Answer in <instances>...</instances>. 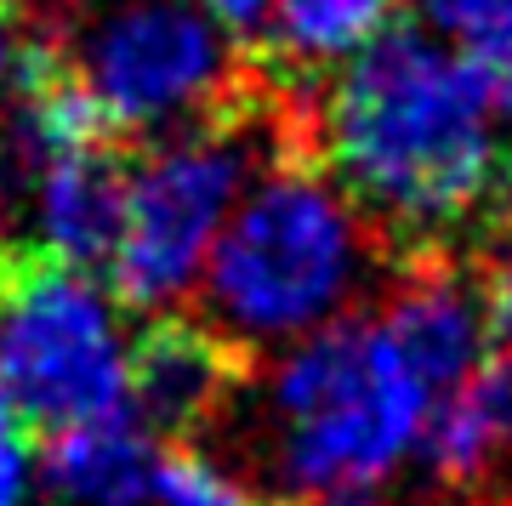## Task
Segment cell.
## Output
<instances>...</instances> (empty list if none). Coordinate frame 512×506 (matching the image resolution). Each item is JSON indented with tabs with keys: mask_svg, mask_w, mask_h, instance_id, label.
Wrapping results in <instances>:
<instances>
[{
	"mask_svg": "<svg viewBox=\"0 0 512 506\" xmlns=\"http://www.w3.org/2000/svg\"><path fill=\"white\" fill-rule=\"evenodd\" d=\"M330 182L404 251L512 217V57L387 23L319 103Z\"/></svg>",
	"mask_w": 512,
	"mask_h": 506,
	"instance_id": "6da1fadb",
	"label": "cell"
},
{
	"mask_svg": "<svg viewBox=\"0 0 512 506\" xmlns=\"http://www.w3.org/2000/svg\"><path fill=\"white\" fill-rule=\"evenodd\" d=\"M365 217L308 165L245 188L205 262V313L239 347L308 342L365 279Z\"/></svg>",
	"mask_w": 512,
	"mask_h": 506,
	"instance_id": "7a4b0ae2",
	"label": "cell"
},
{
	"mask_svg": "<svg viewBox=\"0 0 512 506\" xmlns=\"http://www.w3.org/2000/svg\"><path fill=\"white\" fill-rule=\"evenodd\" d=\"M433 393L399 359L382 325L336 319L296 342L274 376L279 478L296 495L376 489L416 450Z\"/></svg>",
	"mask_w": 512,
	"mask_h": 506,
	"instance_id": "3957f363",
	"label": "cell"
},
{
	"mask_svg": "<svg viewBox=\"0 0 512 506\" xmlns=\"http://www.w3.org/2000/svg\"><path fill=\"white\" fill-rule=\"evenodd\" d=\"M126 347L114 296L86 268L46 251L0 262V393L29 427L57 433L131 404Z\"/></svg>",
	"mask_w": 512,
	"mask_h": 506,
	"instance_id": "277c9868",
	"label": "cell"
},
{
	"mask_svg": "<svg viewBox=\"0 0 512 506\" xmlns=\"http://www.w3.org/2000/svg\"><path fill=\"white\" fill-rule=\"evenodd\" d=\"M245 103L194 131H177L131 165L126 222L109 256L114 302L137 313H165L205 279L211 245L228 228L251 182Z\"/></svg>",
	"mask_w": 512,
	"mask_h": 506,
	"instance_id": "5b68a950",
	"label": "cell"
},
{
	"mask_svg": "<svg viewBox=\"0 0 512 506\" xmlns=\"http://www.w3.org/2000/svg\"><path fill=\"white\" fill-rule=\"evenodd\" d=\"M74 74L114 137H154L239 109L234 35L194 0H120L80 35Z\"/></svg>",
	"mask_w": 512,
	"mask_h": 506,
	"instance_id": "8992f818",
	"label": "cell"
},
{
	"mask_svg": "<svg viewBox=\"0 0 512 506\" xmlns=\"http://www.w3.org/2000/svg\"><path fill=\"white\" fill-rule=\"evenodd\" d=\"M239 342H228L211 319H177L154 313L137 342L126 347V393L131 410L154 433L183 438L217 416L239 381Z\"/></svg>",
	"mask_w": 512,
	"mask_h": 506,
	"instance_id": "52a82bcc",
	"label": "cell"
},
{
	"mask_svg": "<svg viewBox=\"0 0 512 506\" xmlns=\"http://www.w3.org/2000/svg\"><path fill=\"white\" fill-rule=\"evenodd\" d=\"M126 182L131 165L120 160L114 143L52 154L29 182L40 251L69 262V268L109 262L114 245H120V222H126Z\"/></svg>",
	"mask_w": 512,
	"mask_h": 506,
	"instance_id": "ba28073f",
	"label": "cell"
},
{
	"mask_svg": "<svg viewBox=\"0 0 512 506\" xmlns=\"http://www.w3.org/2000/svg\"><path fill=\"white\" fill-rule=\"evenodd\" d=\"M160 467V433L131 404H120L109 416L57 427L40 478L63 506H154Z\"/></svg>",
	"mask_w": 512,
	"mask_h": 506,
	"instance_id": "9c48e42d",
	"label": "cell"
},
{
	"mask_svg": "<svg viewBox=\"0 0 512 506\" xmlns=\"http://www.w3.org/2000/svg\"><path fill=\"white\" fill-rule=\"evenodd\" d=\"M382 330L387 342L399 347V359L416 370V381L433 393V404H439L444 393H456L484 364V347H490L484 290L450 268H427L393 296Z\"/></svg>",
	"mask_w": 512,
	"mask_h": 506,
	"instance_id": "30bf717a",
	"label": "cell"
},
{
	"mask_svg": "<svg viewBox=\"0 0 512 506\" xmlns=\"http://www.w3.org/2000/svg\"><path fill=\"white\" fill-rule=\"evenodd\" d=\"M393 23V0H274V46L296 63H336Z\"/></svg>",
	"mask_w": 512,
	"mask_h": 506,
	"instance_id": "8fae6325",
	"label": "cell"
},
{
	"mask_svg": "<svg viewBox=\"0 0 512 506\" xmlns=\"http://www.w3.org/2000/svg\"><path fill=\"white\" fill-rule=\"evenodd\" d=\"M433 35L456 40L467 52L512 57V0H416Z\"/></svg>",
	"mask_w": 512,
	"mask_h": 506,
	"instance_id": "7c38bea8",
	"label": "cell"
},
{
	"mask_svg": "<svg viewBox=\"0 0 512 506\" xmlns=\"http://www.w3.org/2000/svg\"><path fill=\"white\" fill-rule=\"evenodd\" d=\"M154 506H262L245 484L222 478L205 455L183 450V455H165L160 467V489H154Z\"/></svg>",
	"mask_w": 512,
	"mask_h": 506,
	"instance_id": "4fadbf2b",
	"label": "cell"
},
{
	"mask_svg": "<svg viewBox=\"0 0 512 506\" xmlns=\"http://www.w3.org/2000/svg\"><path fill=\"white\" fill-rule=\"evenodd\" d=\"M0 506H35V444L29 421L0 393Z\"/></svg>",
	"mask_w": 512,
	"mask_h": 506,
	"instance_id": "5bb4252c",
	"label": "cell"
},
{
	"mask_svg": "<svg viewBox=\"0 0 512 506\" xmlns=\"http://www.w3.org/2000/svg\"><path fill=\"white\" fill-rule=\"evenodd\" d=\"M205 18L228 29V35H256V29H268L274 18V0H194Z\"/></svg>",
	"mask_w": 512,
	"mask_h": 506,
	"instance_id": "9a60e30c",
	"label": "cell"
},
{
	"mask_svg": "<svg viewBox=\"0 0 512 506\" xmlns=\"http://www.w3.org/2000/svg\"><path fill=\"white\" fill-rule=\"evenodd\" d=\"M29 52H35V40L18 35L12 12H0V91L18 86V74H23V63H29Z\"/></svg>",
	"mask_w": 512,
	"mask_h": 506,
	"instance_id": "2e32d148",
	"label": "cell"
},
{
	"mask_svg": "<svg viewBox=\"0 0 512 506\" xmlns=\"http://www.w3.org/2000/svg\"><path fill=\"white\" fill-rule=\"evenodd\" d=\"M308 506H376V489H325L308 495Z\"/></svg>",
	"mask_w": 512,
	"mask_h": 506,
	"instance_id": "e0dca14e",
	"label": "cell"
},
{
	"mask_svg": "<svg viewBox=\"0 0 512 506\" xmlns=\"http://www.w3.org/2000/svg\"><path fill=\"white\" fill-rule=\"evenodd\" d=\"M12 6H18V0H0V12H12Z\"/></svg>",
	"mask_w": 512,
	"mask_h": 506,
	"instance_id": "ac0fdd59",
	"label": "cell"
},
{
	"mask_svg": "<svg viewBox=\"0 0 512 506\" xmlns=\"http://www.w3.org/2000/svg\"><path fill=\"white\" fill-rule=\"evenodd\" d=\"M0 262H6V239H0Z\"/></svg>",
	"mask_w": 512,
	"mask_h": 506,
	"instance_id": "d6986e66",
	"label": "cell"
}]
</instances>
